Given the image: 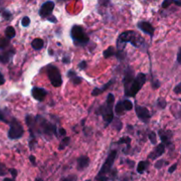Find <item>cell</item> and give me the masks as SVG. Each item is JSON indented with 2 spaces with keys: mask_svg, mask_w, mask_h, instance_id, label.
Instances as JSON below:
<instances>
[{
  "mask_svg": "<svg viewBox=\"0 0 181 181\" xmlns=\"http://www.w3.org/2000/svg\"><path fill=\"white\" fill-rule=\"evenodd\" d=\"M126 43H130L135 48L139 49L147 47L144 38L133 30H127L119 34L117 41L118 50H124Z\"/></svg>",
  "mask_w": 181,
  "mask_h": 181,
  "instance_id": "1",
  "label": "cell"
},
{
  "mask_svg": "<svg viewBox=\"0 0 181 181\" xmlns=\"http://www.w3.org/2000/svg\"><path fill=\"white\" fill-rule=\"evenodd\" d=\"M114 102H115L114 95L110 93L108 94L105 103L101 105L98 109L97 113L103 117V119L105 122V126H108L110 124H111L114 119V113H113Z\"/></svg>",
  "mask_w": 181,
  "mask_h": 181,
  "instance_id": "2",
  "label": "cell"
},
{
  "mask_svg": "<svg viewBox=\"0 0 181 181\" xmlns=\"http://www.w3.org/2000/svg\"><path fill=\"white\" fill-rule=\"evenodd\" d=\"M70 34L74 41V44L77 47L86 46L89 42V36L80 25H74L71 28Z\"/></svg>",
  "mask_w": 181,
  "mask_h": 181,
  "instance_id": "3",
  "label": "cell"
},
{
  "mask_svg": "<svg viewBox=\"0 0 181 181\" xmlns=\"http://www.w3.org/2000/svg\"><path fill=\"white\" fill-rule=\"evenodd\" d=\"M117 154H118V151L115 149L111 150L110 152V154L108 155L107 158L104 161L103 165H102L96 177H108V174H110L111 172V168H112V165L115 162Z\"/></svg>",
  "mask_w": 181,
  "mask_h": 181,
  "instance_id": "4",
  "label": "cell"
},
{
  "mask_svg": "<svg viewBox=\"0 0 181 181\" xmlns=\"http://www.w3.org/2000/svg\"><path fill=\"white\" fill-rule=\"evenodd\" d=\"M146 81H147L146 74H143V73H140V74H137L132 81L127 96L134 97L139 93V91L141 89V88L144 86V84L146 83Z\"/></svg>",
  "mask_w": 181,
  "mask_h": 181,
  "instance_id": "5",
  "label": "cell"
},
{
  "mask_svg": "<svg viewBox=\"0 0 181 181\" xmlns=\"http://www.w3.org/2000/svg\"><path fill=\"white\" fill-rule=\"evenodd\" d=\"M46 71H47V74H48L51 85L54 88H59L63 83V80H62V76L58 67H56L53 65H49L47 66Z\"/></svg>",
  "mask_w": 181,
  "mask_h": 181,
  "instance_id": "6",
  "label": "cell"
},
{
  "mask_svg": "<svg viewBox=\"0 0 181 181\" xmlns=\"http://www.w3.org/2000/svg\"><path fill=\"white\" fill-rule=\"evenodd\" d=\"M24 134V129L22 125L17 119L13 118L10 124V129L8 131V137L11 140H17L22 137Z\"/></svg>",
  "mask_w": 181,
  "mask_h": 181,
  "instance_id": "7",
  "label": "cell"
},
{
  "mask_svg": "<svg viewBox=\"0 0 181 181\" xmlns=\"http://www.w3.org/2000/svg\"><path fill=\"white\" fill-rule=\"evenodd\" d=\"M134 109H135V113L140 121L144 124H148L151 118V114L148 110V108L140 106L139 104L135 103Z\"/></svg>",
  "mask_w": 181,
  "mask_h": 181,
  "instance_id": "8",
  "label": "cell"
},
{
  "mask_svg": "<svg viewBox=\"0 0 181 181\" xmlns=\"http://www.w3.org/2000/svg\"><path fill=\"white\" fill-rule=\"evenodd\" d=\"M135 78L134 76V72L130 66L127 67L126 71H125V77H124L123 82H124V89H125V95L127 96L128 95V92L130 89V87L132 85V81L133 79Z\"/></svg>",
  "mask_w": 181,
  "mask_h": 181,
  "instance_id": "9",
  "label": "cell"
},
{
  "mask_svg": "<svg viewBox=\"0 0 181 181\" xmlns=\"http://www.w3.org/2000/svg\"><path fill=\"white\" fill-rule=\"evenodd\" d=\"M55 7V3L53 1H47L42 4L39 10V15L42 19H47L48 17L52 15V12Z\"/></svg>",
  "mask_w": 181,
  "mask_h": 181,
  "instance_id": "10",
  "label": "cell"
},
{
  "mask_svg": "<svg viewBox=\"0 0 181 181\" xmlns=\"http://www.w3.org/2000/svg\"><path fill=\"white\" fill-rule=\"evenodd\" d=\"M137 27L140 29V31H142L143 33L148 34L151 38L154 36V33H155V28L154 27L151 25L150 22L148 21H145V20H141L137 23Z\"/></svg>",
  "mask_w": 181,
  "mask_h": 181,
  "instance_id": "11",
  "label": "cell"
},
{
  "mask_svg": "<svg viewBox=\"0 0 181 181\" xmlns=\"http://www.w3.org/2000/svg\"><path fill=\"white\" fill-rule=\"evenodd\" d=\"M31 95L33 96V98L38 102H42L44 101L45 97L48 95V91L42 88H38V87H34L31 90Z\"/></svg>",
  "mask_w": 181,
  "mask_h": 181,
  "instance_id": "12",
  "label": "cell"
},
{
  "mask_svg": "<svg viewBox=\"0 0 181 181\" xmlns=\"http://www.w3.org/2000/svg\"><path fill=\"white\" fill-rule=\"evenodd\" d=\"M165 148H166V145L165 143H160L158 144L156 148H154V150L148 155V159H152V160H155L158 157H160L162 155H164L165 152Z\"/></svg>",
  "mask_w": 181,
  "mask_h": 181,
  "instance_id": "13",
  "label": "cell"
},
{
  "mask_svg": "<svg viewBox=\"0 0 181 181\" xmlns=\"http://www.w3.org/2000/svg\"><path fill=\"white\" fill-rule=\"evenodd\" d=\"M158 135L163 143H165L166 146L172 145V132L167 130H159Z\"/></svg>",
  "mask_w": 181,
  "mask_h": 181,
  "instance_id": "14",
  "label": "cell"
},
{
  "mask_svg": "<svg viewBox=\"0 0 181 181\" xmlns=\"http://www.w3.org/2000/svg\"><path fill=\"white\" fill-rule=\"evenodd\" d=\"M116 81V79L115 78H113V79H111V80H110L107 83H105L103 87H101V88H96V89H94V90L92 91V93H91V95L93 96H97L99 95H101V94H103L104 91H106L113 84V83Z\"/></svg>",
  "mask_w": 181,
  "mask_h": 181,
  "instance_id": "15",
  "label": "cell"
},
{
  "mask_svg": "<svg viewBox=\"0 0 181 181\" xmlns=\"http://www.w3.org/2000/svg\"><path fill=\"white\" fill-rule=\"evenodd\" d=\"M89 164H90L89 157L87 156H81L77 159V170L83 171L89 167Z\"/></svg>",
  "mask_w": 181,
  "mask_h": 181,
  "instance_id": "16",
  "label": "cell"
},
{
  "mask_svg": "<svg viewBox=\"0 0 181 181\" xmlns=\"http://www.w3.org/2000/svg\"><path fill=\"white\" fill-rule=\"evenodd\" d=\"M67 77L71 79L72 82L74 83V85H80L83 81L82 78L78 76L76 72H74V70H70V71L67 72Z\"/></svg>",
  "mask_w": 181,
  "mask_h": 181,
  "instance_id": "17",
  "label": "cell"
},
{
  "mask_svg": "<svg viewBox=\"0 0 181 181\" xmlns=\"http://www.w3.org/2000/svg\"><path fill=\"white\" fill-rule=\"evenodd\" d=\"M31 46L35 50H40L43 48L44 46V42L41 38H35L34 39L32 42H31Z\"/></svg>",
  "mask_w": 181,
  "mask_h": 181,
  "instance_id": "18",
  "label": "cell"
},
{
  "mask_svg": "<svg viewBox=\"0 0 181 181\" xmlns=\"http://www.w3.org/2000/svg\"><path fill=\"white\" fill-rule=\"evenodd\" d=\"M115 112L118 116H123L125 113V109L123 104V101H118L115 106Z\"/></svg>",
  "mask_w": 181,
  "mask_h": 181,
  "instance_id": "19",
  "label": "cell"
},
{
  "mask_svg": "<svg viewBox=\"0 0 181 181\" xmlns=\"http://www.w3.org/2000/svg\"><path fill=\"white\" fill-rule=\"evenodd\" d=\"M116 54H117V50L112 46H110L108 49L103 50V58H110V57L116 56Z\"/></svg>",
  "mask_w": 181,
  "mask_h": 181,
  "instance_id": "20",
  "label": "cell"
},
{
  "mask_svg": "<svg viewBox=\"0 0 181 181\" xmlns=\"http://www.w3.org/2000/svg\"><path fill=\"white\" fill-rule=\"evenodd\" d=\"M131 138L128 137V136H124L121 137L119 140L118 141V144H126V147H127V151L131 148Z\"/></svg>",
  "mask_w": 181,
  "mask_h": 181,
  "instance_id": "21",
  "label": "cell"
},
{
  "mask_svg": "<svg viewBox=\"0 0 181 181\" xmlns=\"http://www.w3.org/2000/svg\"><path fill=\"white\" fill-rule=\"evenodd\" d=\"M111 124H112V128L115 129L116 131H118V132H119L123 127V124L119 118H114Z\"/></svg>",
  "mask_w": 181,
  "mask_h": 181,
  "instance_id": "22",
  "label": "cell"
},
{
  "mask_svg": "<svg viewBox=\"0 0 181 181\" xmlns=\"http://www.w3.org/2000/svg\"><path fill=\"white\" fill-rule=\"evenodd\" d=\"M148 162H146V161H140V163L138 164V166H137V172H138V173L142 174V173L146 171V169L148 168Z\"/></svg>",
  "mask_w": 181,
  "mask_h": 181,
  "instance_id": "23",
  "label": "cell"
},
{
  "mask_svg": "<svg viewBox=\"0 0 181 181\" xmlns=\"http://www.w3.org/2000/svg\"><path fill=\"white\" fill-rule=\"evenodd\" d=\"M15 34H16V31H15V29H14L13 27L9 26V27H6V29H5V35H6V37L8 39L13 38L15 36Z\"/></svg>",
  "mask_w": 181,
  "mask_h": 181,
  "instance_id": "24",
  "label": "cell"
},
{
  "mask_svg": "<svg viewBox=\"0 0 181 181\" xmlns=\"http://www.w3.org/2000/svg\"><path fill=\"white\" fill-rule=\"evenodd\" d=\"M156 105L159 110H164L166 105H167V102L164 97H158L156 103Z\"/></svg>",
  "mask_w": 181,
  "mask_h": 181,
  "instance_id": "25",
  "label": "cell"
},
{
  "mask_svg": "<svg viewBox=\"0 0 181 181\" xmlns=\"http://www.w3.org/2000/svg\"><path fill=\"white\" fill-rule=\"evenodd\" d=\"M13 51H7L1 57L0 60L3 63H7V62H9V60L11 59V58L13 57Z\"/></svg>",
  "mask_w": 181,
  "mask_h": 181,
  "instance_id": "26",
  "label": "cell"
},
{
  "mask_svg": "<svg viewBox=\"0 0 181 181\" xmlns=\"http://www.w3.org/2000/svg\"><path fill=\"white\" fill-rule=\"evenodd\" d=\"M70 137H65V138H63V140H61V142H60V144H59V150H62V149H64V148L67 147L68 145H69V143H70Z\"/></svg>",
  "mask_w": 181,
  "mask_h": 181,
  "instance_id": "27",
  "label": "cell"
},
{
  "mask_svg": "<svg viewBox=\"0 0 181 181\" xmlns=\"http://www.w3.org/2000/svg\"><path fill=\"white\" fill-rule=\"evenodd\" d=\"M123 104H124V106H125V110H126V111L132 110V108H133V104H132V103L130 101V100H128V99L124 100Z\"/></svg>",
  "mask_w": 181,
  "mask_h": 181,
  "instance_id": "28",
  "label": "cell"
},
{
  "mask_svg": "<svg viewBox=\"0 0 181 181\" xmlns=\"http://www.w3.org/2000/svg\"><path fill=\"white\" fill-rule=\"evenodd\" d=\"M148 138L153 145H155V144L157 143V134H156V132H148Z\"/></svg>",
  "mask_w": 181,
  "mask_h": 181,
  "instance_id": "29",
  "label": "cell"
},
{
  "mask_svg": "<svg viewBox=\"0 0 181 181\" xmlns=\"http://www.w3.org/2000/svg\"><path fill=\"white\" fill-rule=\"evenodd\" d=\"M77 179H78L77 175H75V174H71V175H68V176H66V177L62 178L60 181H77Z\"/></svg>",
  "mask_w": 181,
  "mask_h": 181,
  "instance_id": "30",
  "label": "cell"
},
{
  "mask_svg": "<svg viewBox=\"0 0 181 181\" xmlns=\"http://www.w3.org/2000/svg\"><path fill=\"white\" fill-rule=\"evenodd\" d=\"M9 40L4 37H0V49H4L6 46H8Z\"/></svg>",
  "mask_w": 181,
  "mask_h": 181,
  "instance_id": "31",
  "label": "cell"
},
{
  "mask_svg": "<svg viewBox=\"0 0 181 181\" xmlns=\"http://www.w3.org/2000/svg\"><path fill=\"white\" fill-rule=\"evenodd\" d=\"M30 19H29V17L27 16H25L22 18V20H21V25L25 27H28L29 25H30Z\"/></svg>",
  "mask_w": 181,
  "mask_h": 181,
  "instance_id": "32",
  "label": "cell"
},
{
  "mask_svg": "<svg viewBox=\"0 0 181 181\" xmlns=\"http://www.w3.org/2000/svg\"><path fill=\"white\" fill-rule=\"evenodd\" d=\"M167 163L165 162V160H163V159H161V160H158L156 162V164H155V168H157V170H159V169H161L163 166L165 165H166Z\"/></svg>",
  "mask_w": 181,
  "mask_h": 181,
  "instance_id": "33",
  "label": "cell"
},
{
  "mask_svg": "<svg viewBox=\"0 0 181 181\" xmlns=\"http://www.w3.org/2000/svg\"><path fill=\"white\" fill-rule=\"evenodd\" d=\"M175 0H164L163 4H162V7L164 9L168 8L172 4H174Z\"/></svg>",
  "mask_w": 181,
  "mask_h": 181,
  "instance_id": "34",
  "label": "cell"
},
{
  "mask_svg": "<svg viewBox=\"0 0 181 181\" xmlns=\"http://www.w3.org/2000/svg\"><path fill=\"white\" fill-rule=\"evenodd\" d=\"M7 173L6 166L4 164H0V176H5Z\"/></svg>",
  "mask_w": 181,
  "mask_h": 181,
  "instance_id": "35",
  "label": "cell"
},
{
  "mask_svg": "<svg viewBox=\"0 0 181 181\" xmlns=\"http://www.w3.org/2000/svg\"><path fill=\"white\" fill-rule=\"evenodd\" d=\"M87 67H88V63H87V61H85V60L81 61V62L78 64V68H79L80 70H85Z\"/></svg>",
  "mask_w": 181,
  "mask_h": 181,
  "instance_id": "36",
  "label": "cell"
},
{
  "mask_svg": "<svg viewBox=\"0 0 181 181\" xmlns=\"http://www.w3.org/2000/svg\"><path fill=\"white\" fill-rule=\"evenodd\" d=\"M2 16L4 17L6 20H9L12 18V13L9 11H4L3 13H2Z\"/></svg>",
  "mask_w": 181,
  "mask_h": 181,
  "instance_id": "37",
  "label": "cell"
},
{
  "mask_svg": "<svg viewBox=\"0 0 181 181\" xmlns=\"http://www.w3.org/2000/svg\"><path fill=\"white\" fill-rule=\"evenodd\" d=\"M70 61H71V58H70V56H69V55H66V56L63 58V59H62V62H63L64 64H66V65L69 64V63H70Z\"/></svg>",
  "mask_w": 181,
  "mask_h": 181,
  "instance_id": "38",
  "label": "cell"
},
{
  "mask_svg": "<svg viewBox=\"0 0 181 181\" xmlns=\"http://www.w3.org/2000/svg\"><path fill=\"white\" fill-rule=\"evenodd\" d=\"M47 20H49V22H51V23H57V18L54 16V15H50L49 17H48L47 19H46Z\"/></svg>",
  "mask_w": 181,
  "mask_h": 181,
  "instance_id": "39",
  "label": "cell"
},
{
  "mask_svg": "<svg viewBox=\"0 0 181 181\" xmlns=\"http://www.w3.org/2000/svg\"><path fill=\"white\" fill-rule=\"evenodd\" d=\"M174 93L175 94H180L181 93V82L179 84V85H177L175 88H174Z\"/></svg>",
  "mask_w": 181,
  "mask_h": 181,
  "instance_id": "40",
  "label": "cell"
},
{
  "mask_svg": "<svg viewBox=\"0 0 181 181\" xmlns=\"http://www.w3.org/2000/svg\"><path fill=\"white\" fill-rule=\"evenodd\" d=\"M177 166H178V164H174L173 165H172L170 168H169V170H168V172L169 173H173L175 172V170L177 169Z\"/></svg>",
  "mask_w": 181,
  "mask_h": 181,
  "instance_id": "41",
  "label": "cell"
},
{
  "mask_svg": "<svg viewBox=\"0 0 181 181\" xmlns=\"http://www.w3.org/2000/svg\"><path fill=\"white\" fill-rule=\"evenodd\" d=\"M66 129H64V128H59V129H58V135L66 136Z\"/></svg>",
  "mask_w": 181,
  "mask_h": 181,
  "instance_id": "42",
  "label": "cell"
},
{
  "mask_svg": "<svg viewBox=\"0 0 181 181\" xmlns=\"http://www.w3.org/2000/svg\"><path fill=\"white\" fill-rule=\"evenodd\" d=\"M177 62L181 65V48L179 49V51H178V55H177Z\"/></svg>",
  "mask_w": 181,
  "mask_h": 181,
  "instance_id": "43",
  "label": "cell"
},
{
  "mask_svg": "<svg viewBox=\"0 0 181 181\" xmlns=\"http://www.w3.org/2000/svg\"><path fill=\"white\" fill-rule=\"evenodd\" d=\"M10 172H11V174H12V176H13V179H15L17 177V170H15V169H11L10 170Z\"/></svg>",
  "mask_w": 181,
  "mask_h": 181,
  "instance_id": "44",
  "label": "cell"
},
{
  "mask_svg": "<svg viewBox=\"0 0 181 181\" xmlns=\"http://www.w3.org/2000/svg\"><path fill=\"white\" fill-rule=\"evenodd\" d=\"M29 160H30V162L32 163V165H34V166L36 165V161H35V157H34V156H32V155H31V156L29 157Z\"/></svg>",
  "mask_w": 181,
  "mask_h": 181,
  "instance_id": "45",
  "label": "cell"
},
{
  "mask_svg": "<svg viewBox=\"0 0 181 181\" xmlns=\"http://www.w3.org/2000/svg\"><path fill=\"white\" fill-rule=\"evenodd\" d=\"M5 78H4L3 74L0 73V86L3 85V84L5 83Z\"/></svg>",
  "mask_w": 181,
  "mask_h": 181,
  "instance_id": "46",
  "label": "cell"
},
{
  "mask_svg": "<svg viewBox=\"0 0 181 181\" xmlns=\"http://www.w3.org/2000/svg\"><path fill=\"white\" fill-rule=\"evenodd\" d=\"M126 163H127V164H129V167H131V168H132V167L134 166V162H133V161H131V160H126Z\"/></svg>",
  "mask_w": 181,
  "mask_h": 181,
  "instance_id": "47",
  "label": "cell"
},
{
  "mask_svg": "<svg viewBox=\"0 0 181 181\" xmlns=\"http://www.w3.org/2000/svg\"><path fill=\"white\" fill-rule=\"evenodd\" d=\"M4 181H14V179H7L6 178V179H4Z\"/></svg>",
  "mask_w": 181,
  "mask_h": 181,
  "instance_id": "48",
  "label": "cell"
},
{
  "mask_svg": "<svg viewBox=\"0 0 181 181\" xmlns=\"http://www.w3.org/2000/svg\"><path fill=\"white\" fill-rule=\"evenodd\" d=\"M5 0H0V7L3 5V4H4V2H5Z\"/></svg>",
  "mask_w": 181,
  "mask_h": 181,
  "instance_id": "49",
  "label": "cell"
},
{
  "mask_svg": "<svg viewBox=\"0 0 181 181\" xmlns=\"http://www.w3.org/2000/svg\"><path fill=\"white\" fill-rule=\"evenodd\" d=\"M49 53L50 56H52L53 55V50L52 49H49Z\"/></svg>",
  "mask_w": 181,
  "mask_h": 181,
  "instance_id": "50",
  "label": "cell"
},
{
  "mask_svg": "<svg viewBox=\"0 0 181 181\" xmlns=\"http://www.w3.org/2000/svg\"><path fill=\"white\" fill-rule=\"evenodd\" d=\"M35 181H43V180H42V179H39V178H38V179H35Z\"/></svg>",
  "mask_w": 181,
  "mask_h": 181,
  "instance_id": "51",
  "label": "cell"
},
{
  "mask_svg": "<svg viewBox=\"0 0 181 181\" xmlns=\"http://www.w3.org/2000/svg\"><path fill=\"white\" fill-rule=\"evenodd\" d=\"M58 2H62V1H67V0H57Z\"/></svg>",
  "mask_w": 181,
  "mask_h": 181,
  "instance_id": "52",
  "label": "cell"
},
{
  "mask_svg": "<svg viewBox=\"0 0 181 181\" xmlns=\"http://www.w3.org/2000/svg\"><path fill=\"white\" fill-rule=\"evenodd\" d=\"M179 101H180V102H181V99H179Z\"/></svg>",
  "mask_w": 181,
  "mask_h": 181,
  "instance_id": "53",
  "label": "cell"
},
{
  "mask_svg": "<svg viewBox=\"0 0 181 181\" xmlns=\"http://www.w3.org/2000/svg\"><path fill=\"white\" fill-rule=\"evenodd\" d=\"M0 59H1V57H0Z\"/></svg>",
  "mask_w": 181,
  "mask_h": 181,
  "instance_id": "54",
  "label": "cell"
},
{
  "mask_svg": "<svg viewBox=\"0 0 181 181\" xmlns=\"http://www.w3.org/2000/svg\"><path fill=\"white\" fill-rule=\"evenodd\" d=\"M87 181H90V180H87Z\"/></svg>",
  "mask_w": 181,
  "mask_h": 181,
  "instance_id": "55",
  "label": "cell"
}]
</instances>
